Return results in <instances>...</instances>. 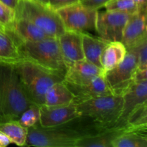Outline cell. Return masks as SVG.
<instances>
[{"label": "cell", "instance_id": "cell-1", "mask_svg": "<svg viewBox=\"0 0 147 147\" xmlns=\"http://www.w3.org/2000/svg\"><path fill=\"white\" fill-rule=\"evenodd\" d=\"M105 128L93 121L78 116L60 126L43 128L39 123L28 129L26 145L37 147H76L85 136L98 133Z\"/></svg>", "mask_w": 147, "mask_h": 147}, {"label": "cell", "instance_id": "cell-2", "mask_svg": "<svg viewBox=\"0 0 147 147\" xmlns=\"http://www.w3.org/2000/svg\"><path fill=\"white\" fill-rule=\"evenodd\" d=\"M11 65L0 64V122L17 120L33 104Z\"/></svg>", "mask_w": 147, "mask_h": 147}, {"label": "cell", "instance_id": "cell-3", "mask_svg": "<svg viewBox=\"0 0 147 147\" xmlns=\"http://www.w3.org/2000/svg\"><path fill=\"white\" fill-rule=\"evenodd\" d=\"M22 57L64 78L67 65L57 37L36 42H17Z\"/></svg>", "mask_w": 147, "mask_h": 147}, {"label": "cell", "instance_id": "cell-4", "mask_svg": "<svg viewBox=\"0 0 147 147\" xmlns=\"http://www.w3.org/2000/svg\"><path fill=\"white\" fill-rule=\"evenodd\" d=\"M18 74L23 88L30 100L38 106L44 104L47 90L63 78L58 75L46 70L30 61L22 59L11 65Z\"/></svg>", "mask_w": 147, "mask_h": 147}, {"label": "cell", "instance_id": "cell-5", "mask_svg": "<svg viewBox=\"0 0 147 147\" xmlns=\"http://www.w3.org/2000/svg\"><path fill=\"white\" fill-rule=\"evenodd\" d=\"M80 116H84L105 128L117 126L121 113L123 97L120 95H109L88 99L76 103Z\"/></svg>", "mask_w": 147, "mask_h": 147}, {"label": "cell", "instance_id": "cell-6", "mask_svg": "<svg viewBox=\"0 0 147 147\" xmlns=\"http://www.w3.org/2000/svg\"><path fill=\"white\" fill-rule=\"evenodd\" d=\"M15 17L26 19L53 37L57 38L65 31L57 11L33 0H20Z\"/></svg>", "mask_w": 147, "mask_h": 147}, {"label": "cell", "instance_id": "cell-7", "mask_svg": "<svg viewBox=\"0 0 147 147\" xmlns=\"http://www.w3.org/2000/svg\"><path fill=\"white\" fill-rule=\"evenodd\" d=\"M98 11L83 5L79 1L59 9L56 11L60 16L65 30L85 32L96 31Z\"/></svg>", "mask_w": 147, "mask_h": 147}, {"label": "cell", "instance_id": "cell-8", "mask_svg": "<svg viewBox=\"0 0 147 147\" xmlns=\"http://www.w3.org/2000/svg\"><path fill=\"white\" fill-rule=\"evenodd\" d=\"M136 69V55L131 50H127L121 63L111 70L105 71V79L113 94L122 96L134 83Z\"/></svg>", "mask_w": 147, "mask_h": 147}, {"label": "cell", "instance_id": "cell-9", "mask_svg": "<svg viewBox=\"0 0 147 147\" xmlns=\"http://www.w3.org/2000/svg\"><path fill=\"white\" fill-rule=\"evenodd\" d=\"M132 14L111 10L98 11L96 31L99 37L109 42H121L125 26Z\"/></svg>", "mask_w": 147, "mask_h": 147}, {"label": "cell", "instance_id": "cell-10", "mask_svg": "<svg viewBox=\"0 0 147 147\" xmlns=\"http://www.w3.org/2000/svg\"><path fill=\"white\" fill-rule=\"evenodd\" d=\"M40 116L39 124L43 128L60 126L80 116L74 101L60 106H40Z\"/></svg>", "mask_w": 147, "mask_h": 147}, {"label": "cell", "instance_id": "cell-11", "mask_svg": "<svg viewBox=\"0 0 147 147\" xmlns=\"http://www.w3.org/2000/svg\"><path fill=\"white\" fill-rule=\"evenodd\" d=\"M146 15L147 11H138L128 20L121 41L127 50L147 39Z\"/></svg>", "mask_w": 147, "mask_h": 147}, {"label": "cell", "instance_id": "cell-12", "mask_svg": "<svg viewBox=\"0 0 147 147\" xmlns=\"http://www.w3.org/2000/svg\"><path fill=\"white\" fill-rule=\"evenodd\" d=\"M65 84L74 96V102L76 103L99 96L113 94L106 83L104 75L95 78L86 84L73 85L67 83H65Z\"/></svg>", "mask_w": 147, "mask_h": 147}, {"label": "cell", "instance_id": "cell-13", "mask_svg": "<svg viewBox=\"0 0 147 147\" xmlns=\"http://www.w3.org/2000/svg\"><path fill=\"white\" fill-rule=\"evenodd\" d=\"M123 106L116 126H125V122L131 112L137 106L147 102V80L134 83L123 95Z\"/></svg>", "mask_w": 147, "mask_h": 147}, {"label": "cell", "instance_id": "cell-14", "mask_svg": "<svg viewBox=\"0 0 147 147\" xmlns=\"http://www.w3.org/2000/svg\"><path fill=\"white\" fill-rule=\"evenodd\" d=\"M105 74V70L86 60L76 62L67 66L64 76V82L73 85H83L99 76Z\"/></svg>", "mask_w": 147, "mask_h": 147}, {"label": "cell", "instance_id": "cell-15", "mask_svg": "<svg viewBox=\"0 0 147 147\" xmlns=\"http://www.w3.org/2000/svg\"><path fill=\"white\" fill-rule=\"evenodd\" d=\"M57 40L62 55L67 66L76 62L85 60L81 32L65 30L57 37Z\"/></svg>", "mask_w": 147, "mask_h": 147}, {"label": "cell", "instance_id": "cell-16", "mask_svg": "<svg viewBox=\"0 0 147 147\" xmlns=\"http://www.w3.org/2000/svg\"><path fill=\"white\" fill-rule=\"evenodd\" d=\"M5 30L12 36L16 42L20 41L36 42L53 37L31 22L20 17H15L12 24L5 28Z\"/></svg>", "mask_w": 147, "mask_h": 147}, {"label": "cell", "instance_id": "cell-17", "mask_svg": "<svg viewBox=\"0 0 147 147\" xmlns=\"http://www.w3.org/2000/svg\"><path fill=\"white\" fill-rule=\"evenodd\" d=\"M125 129L126 126L106 129L80 139L78 142L76 147H112L113 141L124 131Z\"/></svg>", "mask_w": 147, "mask_h": 147}, {"label": "cell", "instance_id": "cell-18", "mask_svg": "<svg viewBox=\"0 0 147 147\" xmlns=\"http://www.w3.org/2000/svg\"><path fill=\"white\" fill-rule=\"evenodd\" d=\"M81 34L85 60L102 68L100 56L104 48L109 44V42L100 37L92 35L86 32H81Z\"/></svg>", "mask_w": 147, "mask_h": 147}, {"label": "cell", "instance_id": "cell-19", "mask_svg": "<svg viewBox=\"0 0 147 147\" xmlns=\"http://www.w3.org/2000/svg\"><path fill=\"white\" fill-rule=\"evenodd\" d=\"M74 101V96L64 81L53 84L45 93L44 104L47 106H60Z\"/></svg>", "mask_w": 147, "mask_h": 147}, {"label": "cell", "instance_id": "cell-20", "mask_svg": "<svg viewBox=\"0 0 147 147\" xmlns=\"http://www.w3.org/2000/svg\"><path fill=\"white\" fill-rule=\"evenodd\" d=\"M127 53V49L121 42H109L100 56V64L105 71L111 70L121 63Z\"/></svg>", "mask_w": 147, "mask_h": 147}, {"label": "cell", "instance_id": "cell-21", "mask_svg": "<svg viewBox=\"0 0 147 147\" xmlns=\"http://www.w3.org/2000/svg\"><path fill=\"white\" fill-rule=\"evenodd\" d=\"M22 59L18 45L6 30H0V64L12 65Z\"/></svg>", "mask_w": 147, "mask_h": 147}, {"label": "cell", "instance_id": "cell-22", "mask_svg": "<svg viewBox=\"0 0 147 147\" xmlns=\"http://www.w3.org/2000/svg\"><path fill=\"white\" fill-rule=\"evenodd\" d=\"M112 147H147V129L126 128L112 142Z\"/></svg>", "mask_w": 147, "mask_h": 147}, {"label": "cell", "instance_id": "cell-23", "mask_svg": "<svg viewBox=\"0 0 147 147\" xmlns=\"http://www.w3.org/2000/svg\"><path fill=\"white\" fill-rule=\"evenodd\" d=\"M0 131L11 140V143L17 146H25L28 129L22 126L17 120L0 122Z\"/></svg>", "mask_w": 147, "mask_h": 147}, {"label": "cell", "instance_id": "cell-24", "mask_svg": "<svg viewBox=\"0 0 147 147\" xmlns=\"http://www.w3.org/2000/svg\"><path fill=\"white\" fill-rule=\"evenodd\" d=\"M125 126L132 129H147V102L139 105L131 112Z\"/></svg>", "mask_w": 147, "mask_h": 147}, {"label": "cell", "instance_id": "cell-25", "mask_svg": "<svg viewBox=\"0 0 147 147\" xmlns=\"http://www.w3.org/2000/svg\"><path fill=\"white\" fill-rule=\"evenodd\" d=\"M40 116V106L33 103L22 113L17 119V122L24 128L32 127L39 123Z\"/></svg>", "mask_w": 147, "mask_h": 147}, {"label": "cell", "instance_id": "cell-26", "mask_svg": "<svg viewBox=\"0 0 147 147\" xmlns=\"http://www.w3.org/2000/svg\"><path fill=\"white\" fill-rule=\"evenodd\" d=\"M106 10L134 14L138 11L136 4L133 0H111L104 5Z\"/></svg>", "mask_w": 147, "mask_h": 147}, {"label": "cell", "instance_id": "cell-27", "mask_svg": "<svg viewBox=\"0 0 147 147\" xmlns=\"http://www.w3.org/2000/svg\"><path fill=\"white\" fill-rule=\"evenodd\" d=\"M127 50H131L136 55L137 59V69H147V39L133 48Z\"/></svg>", "mask_w": 147, "mask_h": 147}, {"label": "cell", "instance_id": "cell-28", "mask_svg": "<svg viewBox=\"0 0 147 147\" xmlns=\"http://www.w3.org/2000/svg\"><path fill=\"white\" fill-rule=\"evenodd\" d=\"M15 19V11L0 1V24L5 28L9 27Z\"/></svg>", "mask_w": 147, "mask_h": 147}, {"label": "cell", "instance_id": "cell-29", "mask_svg": "<svg viewBox=\"0 0 147 147\" xmlns=\"http://www.w3.org/2000/svg\"><path fill=\"white\" fill-rule=\"evenodd\" d=\"M80 0H50V7L55 11L67 6L71 5L75 3L79 2Z\"/></svg>", "mask_w": 147, "mask_h": 147}, {"label": "cell", "instance_id": "cell-30", "mask_svg": "<svg viewBox=\"0 0 147 147\" xmlns=\"http://www.w3.org/2000/svg\"><path fill=\"white\" fill-rule=\"evenodd\" d=\"M109 1L111 0H80V2L83 5L89 7V8L99 10V9L104 7L105 4L109 2Z\"/></svg>", "mask_w": 147, "mask_h": 147}, {"label": "cell", "instance_id": "cell-31", "mask_svg": "<svg viewBox=\"0 0 147 147\" xmlns=\"http://www.w3.org/2000/svg\"><path fill=\"white\" fill-rule=\"evenodd\" d=\"M145 80H147V69H145V70L136 69L134 76V83L143 81Z\"/></svg>", "mask_w": 147, "mask_h": 147}, {"label": "cell", "instance_id": "cell-32", "mask_svg": "<svg viewBox=\"0 0 147 147\" xmlns=\"http://www.w3.org/2000/svg\"><path fill=\"white\" fill-rule=\"evenodd\" d=\"M136 4L138 11H147V0H133Z\"/></svg>", "mask_w": 147, "mask_h": 147}, {"label": "cell", "instance_id": "cell-33", "mask_svg": "<svg viewBox=\"0 0 147 147\" xmlns=\"http://www.w3.org/2000/svg\"><path fill=\"white\" fill-rule=\"evenodd\" d=\"M11 143V140L4 134L0 131V147H6Z\"/></svg>", "mask_w": 147, "mask_h": 147}, {"label": "cell", "instance_id": "cell-34", "mask_svg": "<svg viewBox=\"0 0 147 147\" xmlns=\"http://www.w3.org/2000/svg\"><path fill=\"white\" fill-rule=\"evenodd\" d=\"M19 1L20 0H0V1L4 3V4L8 6L11 9H12L13 10H14V11H15L17 5H18Z\"/></svg>", "mask_w": 147, "mask_h": 147}, {"label": "cell", "instance_id": "cell-35", "mask_svg": "<svg viewBox=\"0 0 147 147\" xmlns=\"http://www.w3.org/2000/svg\"><path fill=\"white\" fill-rule=\"evenodd\" d=\"M33 1H37V2L40 3V4H44V5L45 6H49V7H50V4H49L50 0H33Z\"/></svg>", "mask_w": 147, "mask_h": 147}, {"label": "cell", "instance_id": "cell-36", "mask_svg": "<svg viewBox=\"0 0 147 147\" xmlns=\"http://www.w3.org/2000/svg\"><path fill=\"white\" fill-rule=\"evenodd\" d=\"M0 30H1V31H4V30H5V27H4L3 25H1V24H0Z\"/></svg>", "mask_w": 147, "mask_h": 147}]
</instances>
